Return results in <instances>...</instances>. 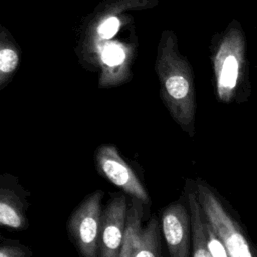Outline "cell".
<instances>
[{
	"instance_id": "1",
	"label": "cell",
	"mask_w": 257,
	"mask_h": 257,
	"mask_svg": "<svg viewBox=\"0 0 257 257\" xmlns=\"http://www.w3.org/2000/svg\"><path fill=\"white\" fill-rule=\"evenodd\" d=\"M155 67L161 97L167 109L181 128L193 136L196 115L193 70L188 59L179 51L176 34L171 30L162 32Z\"/></svg>"
},
{
	"instance_id": "2",
	"label": "cell",
	"mask_w": 257,
	"mask_h": 257,
	"mask_svg": "<svg viewBox=\"0 0 257 257\" xmlns=\"http://www.w3.org/2000/svg\"><path fill=\"white\" fill-rule=\"evenodd\" d=\"M246 38L241 25L233 21L223 34L213 56L216 92L220 101L232 102L244 82Z\"/></svg>"
},
{
	"instance_id": "3",
	"label": "cell",
	"mask_w": 257,
	"mask_h": 257,
	"mask_svg": "<svg viewBox=\"0 0 257 257\" xmlns=\"http://www.w3.org/2000/svg\"><path fill=\"white\" fill-rule=\"evenodd\" d=\"M197 198L206 220L221 238L230 257H252L251 246L239 224L230 216L207 183L197 182Z\"/></svg>"
},
{
	"instance_id": "4",
	"label": "cell",
	"mask_w": 257,
	"mask_h": 257,
	"mask_svg": "<svg viewBox=\"0 0 257 257\" xmlns=\"http://www.w3.org/2000/svg\"><path fill=\"white\" fill-rule=\"evenodd\" d=\"M103 191L87 195L69 215L66 230L71 243L83 257L98 256V239Z\"/></svg>"
},
{
	"instance_id": "5",
	"label": "cell",
	"mask_w": 257,
	"mask_h": 257,
	"mask_svg": "<svg viewBox=\"0 0 257 257\" xmlns=\"http://www.w3.org/2000/svg\"><path fill=\"white\" fill-rule=\"evenodd\" d=\"M94 163L97 172L115 187L131 197L139 199L143 204L150 203L145 187L114 146H99L94 153Z\"/></svg>"
},
{
	"instance_id": "6",
	"label": "cell",
	"mask_w": 257,
	"mask_h": 257,
	"mask_svg": "<svg viewBox=\"0 0 257 257\" xmlns=\"http://www.w3.org/2000/svg\"><path fill=\"white\" fill-rule=\"evenodd\" d=\"M29 197L30 192L16 176L10 173L0 174V227L16 231L28 228Z\"/></svg>"
},
{
	"instance_id": "7",
	"label": "cell",
	"mask_w": 257,
	"mask_h": 257,
	"mask_svg": "<svg viewBox=\"0 0 257 257\" xmlns=\"http://www.w3.org/2000/svg\"><path fill=\"white\" fill-rule=\"evenodd\" d=\"M127 201L123 194L113 195L101 212L98 256L118 257L125 227Z\"/></svg>"
},
{
	"instance_id": "8",
	"label": "cell",
	"mask_w": 257,
	"mask_h": 257,
	"mask_svg": "<svg viewBox=\"0 0 257 257\" xmlns=\"http://www.w3.org/2000/svg\"><path fill=\"white\" fill-rule=\"evenodd\" d=\"M162 230L171 257H188L191 243L190 215L181 203H174L163 210Z\"/></svg>"
},
{
	"instance_id": "9",
	"label": "cell",
	"mask_w": 257,
	"mask_h": 257,
	"mask_svg": "<svg viewBox=\"0 0 257 257\" xmlns=\"http://www.w3.org/2000/svg\"><path fill=\"white\" fill-rule=\"evenodd\" d=\"M188 204L190 210V225L192 234V253L194 257H211L207 248L205 216L197 195L188 193Z\"/></svg>"
},
{
	"instance_id": "10",
	"label": "cell",
	"mask_w": 257,
	"mask_h": 257,
	"mask_svg": "<svg viewBox=\"0 0 257 257\" xmlns=\"http://www.w3.org/2000/svg\"><path fill=\"white\" fill-rule=\"evenodd\" d=\"M144 216L143 202L133 198L126 208L125 227L122 237V243L118 257H131L135 243L142 231V219Z\"/></svg>"
},
{
	"instance_id": "11",
	"label": "cell",
	"mask_w": 257,
	"mask_h": 257,
	"mask_svg": "<svg viewBox=\"0 0 257 257\" xmlns=\"http://www.w3.org/2000/svg\"><path fill=\"white\" fill-rule=\"evenodd\" d=\"M161 256L160 225L156 218H152L146 228H143L132 251L131 257H159Z\"/></svg>"
},
{
	"instance_id": "12",
	"label": "cell",
	"mask_w": 257,
	"mask_h": 257,
	"mask_svg": "<svg viewBox=\"0 0 257 257\" xmlns=\"http://www.w3.org/2000/svg\"><path fill=\"white\" fill-rule=\"evenodd\" d=\"M19 62L20 55L17 48L7 42H0V91L11 82Z\"/></svg>"
},
{
	"instance_id": "13",
	"label": "cell",
	"mask_w": 257,
	"mask_h": 257,
	"mask_svg": "<svg viewBox=\"0 0 257 257\" xmlns=\"http://www.w3.org/2000/svg\"><path fill=\"white\" fill-rule=\"evenodd\" d=\"M122 23H123L122 19L115 14L110 15L105 19H103L96 27L97 41L94 44V47L100 42L112 39L118 33Z\"/></svg>"
},
{
	"instance_id": "14",
	"label": "cell",
	"mask_w": 257,
	"mask_h": 257,
	"mask_svg": "<svg viewBox=\"0 0 257 257\" xmlns=\"http://www.w3.org/2000/svg\"><path fill=\"white\" fill-rule=\"evenodd\" d=\"M33 254L31 249L18 240L5 238L0 233V257H29Z\"/></svg>"
},
{
	"instance_id": "15",
	"label": "cell",
	"mask_w": 257,
	"mask_h": 257,
	"mask_svg": "<svg viewBox=\"0 0 257 257\" xmlns=\"http://www.w3.org/2000/svg\"><path fill=\"white\" fill-rule=\"evenodd\" d=\"M205 228H206V238H207V248L211 257H229L228 251L225 244L221 238L214 231L210 223L205 218Z\"/></svg>"
}]
</instances>
